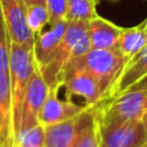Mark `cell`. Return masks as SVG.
Wrapping results in <instances>:
<instances>
[{
  "instance_id": "6da1fadb",
  "label": "cell",
  "mask_w": 147,
  "mask_h": 147,
  "mask_svg": "<svg viewBox=\"0 0 147 147\" xmlns=\"http://www.w3.org/2000/svg\"><path fill=\"white\" fill-rule=\"evenodd\" d=\"M90 49L92 45L88 35V22L69 21L61 43L57 47L52 58L45 66L39 69L49 89L58 90L67 65L74 58L83 56Z\"/></svg>"
},
{
  "instance_id": "7a4b0ae2",
  "label": "cell",
  "mask_w": 147,
  "mask_h": 147,
  "mask_svg": "<svg viewBox=\"0 0 147 147\" xmlns=\"http://www.w3.org/2000/svg\"><path fill=\"white\" fill-rule=\"evenodd\" d=\"M93 110L99 132L141 120L147 111V89H130L117 96L105 97Z\"/></svg>"
},
{
  "instance_id": "3957f363",
  "label": "cell",
  "mask_w": 147,
  "mask_h": 147,
  "mask_svg": "<svg viewBox=\"0 0 147 147\" xmlns=\"http://www.w3.org/2000/svg\"><path fill=\"white\" fill-rule=\"evenodd\" d=\"M36 70L34 52L31 48L10 43L9 49V78H10V101H12L13 132L14 138L18 130L21 107L28 81Z\"/></svg>"
},
{
  "instance_id": "277c9868",
  "label": "cell",
  "mask_w": 147,
  "mask_h": 147,
  "mask_svg": "<svg viewBox=\"0 0 147 147\" xmlns=\"http://www.w3.org/2000/svg\"><path fill=\"white\" fill-rule=\"evenodd\" d=\"M125 63L127 59L117 49H90L83 56L74 58L67 66L78 67L90 74L105 97L121 74Z\"/></svg>"
},
{
  "instance_id": "5b68a950",
  "label": "cell",
  "mask_w": 147,
  "mask_h": 147,
  "mask_svg": "<svg viewBox=\"0 0 147 147\" xmlns=\"http://www.w3.org/2000/svg\"><path fill=\"white\" fill-rule=\"evenodd\" d=\"M49 90L51 89H49L48 84L45 83L39 69L36 67L35 72L28 81L27 89H26L23 103L21 107L20 123H18V130L16 137L21 132L30 129V128L35 127L36 124H39V112H40L45 98L48 97Z\"/></svg>"
},
{
  "instance_id": "8992f818",
  "label": "cell",
  "mask_w": 147,
  "mask_h": 147,
  "mask_svg": "<svg viewBox=\"0 0 147 147\" xmlns=\"http://www.w3.org/2000/svg\"><path fill=\"white\" fill-rule=\"evenodd\" d=\"M3 16L10 43L34 48L35 35L27 23V4L25 0H0Z\"/></svg>"
},
{
  "instance_id": "52a82bcc",
  "label": "cell",
  "mask_w": 147,
  "mask_h": 147,
  "mask_svg": "<svg viewBox=\"0 0 147 147\" xmlns=\"http://www.w3.org/2000/svg\"><path fill=\"white\" fill-rule=\"evenodd\" d=\"M61 86L66 89L69 101H72V97H78L84 99V105L86 106H94L103 98V93L96 79L90 74L78 67H66L62 76Z\"/></svg>"
},
{
  "instance_id": "ba28073f",
  "label": "cell",
  "mask_w": 147,
  "mask_h": 147,
  "mask_svg": "<svg viewBox=\"0 0 147 147\" xmlns=\"http://www.w3.org/2000/svg\"><path fill=\"white\" fill-rule=\"evenodd\" d=\"M147 142V132L141 120L99 132V147H141Z\"/></svg>"
},
{
  "instance_id": "9c48e42d",
  "label": "cell",
  "mask_w": 147,
  "mask_h": 147,
  "mask_svg": "<svg viewBox=\"0 0 147 147\" xmlns=\"http://www.w3.org/2000/svg\"><path fill=\"white\" fill-rule=\"evenodd\" d=\"M57 92H58L57 89L49 90L48 97L45 98L39 112V124L43 125L44 128L72 119L81 114L84 110L90 107L86 105H78L76 102L69 101V99H65V101L59 99Z\"/></svg>"
},
{
  "instance_id": "30bf717a",
  "label": "cell",
  "mask_w": 147,
  "mask_h": 147,
  "mask_svg": "<svg viewBox=\"0 0 147 147\" xmlns=\"http://www.w3.org/2000/svg\"><path fill=\"white\" fill-rule=\"evenodd\" d=\"M69 21H57L52 22L41 31L40 34L35 36V43H34V59L38 69H41L49 62L53 53L56 52L57 47L59 45L62 40L65 31H66Z\"/></svg>"
},
{
  "instance_id": "8fae6325",
  "label": "cell",
  "mask_w": 147,
  "mask_h": 147,
  "mask_svg": "<svg viewBox=\"0 0 147 147\" xmlns=\"http://www.w3.org/2000/svg\"><path fill=\"white\" fill-rule=\"evenodd\" d=\"M90 107L84 110L81 114H79L72 119L44 128L45 129V147H74Z\"/></svg>"
},
{
  "instance_id": "7c38bea8",
  "label": "cell",
  "mask_w": 147,
  "mask_h": 147,
  "mask_svg": "<svg viewBox=\"0 0 147 147\" xmlns=\"http://www.w3.org/2000/svg\"><path fill=\"white\" fill-rule=\"evenodd\" d=\"M145 75H147V45L142 51L138 52L133 58L127 61L121 74L119 75L115 84L111 86V89L105 97L117 96L120 93L129 90Z\"/></svg>"
},
{
  "instance_id": "4fadbf2b",
  "label": "cell",
  "mask_w": 147,
  "mask_h": 147,
  "mask_svg": "<svg viewBox=\"0 0 147 147\" xmlns=\"http://www.w3.org/2000/svg\"><path fill=\"white\" fill-rule=\"evenodd\" d=\"M0 147H14L9 71L0 72Z\"/></svg>"
},
{
  "instance_id": "5bb4252c",
  "label": "cell",
  "mask_w": 147,
  "mask_h": 147,
  "mask_svg": "<svg viewBox=\"0 0 147 147\" xmlns=\"http://www.w3.org/2000/svg\"><path fill=\"white\" fill-rule=\"evenodd\" d=\"M121 27L97 16L88 22V35L92 49H117Z\"/></svg>"
},
{
  "instance_id": "9a60e30c",
  "label": "cell",
  "mask_w": 147,
  "mask_h": 147,
  "mask_svg": "<svg viewBox=\"0 0 147 147\" xmlns=\"http://www.w3.org/2000/svg\"><path fill=\"white\" fill-rule=\"evenodd\" d=\"M147 45V18L142 23L130 28H123L119 38L117 51L127 61L136 56Z\"/></svg>"
},
{
  "instance_id": "2e32d148",
  "label": "cell",
  "mask_w": 147,
  "mask_h": 147,
  "mask_svg": "<svg viewBox=\"0 0 147 147\" xmlns=\"http://www.w3.org/2000/svg\"><path fill=\"white\" fill-rule=\"evenodd\" d=\"M74 147H99V130L97 127L93 106L89 109L86 119L76 138Z\"/></svg>"
},
{
  "instance_id": "e0dca14e",
  "label": "cell",
  "mask_w": 147,
  "mask_h": 147,
  "mask_svg": "<svg viewBox=\"0 0 147 147\" xmlns=\"http://www.w3.org/2000/svg\"><path fill=\"white\" fill-rule=\"evenodd\" d=\"M97 16L94 0H67L66 21L89 22Z\"/></svg>"
},
{
  "instance_id": "ac0fdd59",
  "label": "cell",
  "mask_w": 147,
  "mask_h": 147,
  "mask_svg": "<svg viewBox=\"0 0 147 147\" xmlns=\"http://www.w3.org/2000/svg\"><path fill=\"white\" fill-rule=\"evenodd\" d=\"M27 23L35 36L49 25V13L45 4L27 5Z\"/></svg>"
},
{
  "instance_id": "d6986e66",
  "label": "cell",
  "mask_w": 147,
  "mask_h": 147,
  "mask_svg": "<svg viewBox=\"0 0 147 147\" xmlns=\"http://www.w3.org/2000/svg\"><path fill=\"white\" fill-rule=\"evenodd\" d=\"M9 49L10 39L9 35H8L1 5H0V72L9 71Z\"/></svg>"
},
{
  "instance_id": "ffe728a7",
  "label": "cell",
  "mask_w": 147,
  "mask_h": 147,
  "mask_svg": "<svg viewBox=\"0 0 147 147\" xmlns=\"http://www.w3.org/2000/svg\"><path fill=\"white\" fill-rule=\"evenodd\" d=\"M45 7L49 13V23L66 20L67 0H47Z\"/></svg>"
},
{
  "instance_id": "44dd1931",
  "label": "cell",
  "mask_w": 147,
  "mask_h": 147,
  "mask_svg": "<svg viewBox=\"0 0 147 147\" xmlns=\"http://www.w3.org/2000/svg\"><path fill=\"white\" fill-rule=\"evenodd\" d=\"M130 89H147V75L143 76L141 80H138ZM130 89H129V90H130Z\"/></svg>"
},
{
  "instance_id": "7402d4cb",
  "label": "cell",
  "mask_w": 147,
  "mask_h": 147,
  "mask_svg": "<svg viewBox=\"0 0 147 147\" xmlns=\"http://www.w3.org/2000/svg\"><path fill=\"white\" fill-rule=\"evenodd\" d=\"M47 0H25L27 5H35V4H45Z\"/></svg>"
},
{
  "instance_id": "603a6c76",
  "label": "cell",
  "mask_w": 147,
  "mask_h": 147,
  "mask_svg": "<svg viewBox=\"0 0 147 147\" xmlns=\"http://www.w3.org/2000/svg\"><path fill=\"white\" fill-rule=\"evenodd\" d=\"M141 121H142V125H143V128H145V130L147 132V111L143 114V116H142V119H141Z\"/></svg>"
},
{
  "instance_id": "cb8c5ba5",
  "label": "cell",
  "mask_w": 147,
  "mask_h": 147,
  "mask_svg": "<svg viewBox=\"0 0 147 147\" xmlns=\"http://www.w3.org/2000/svg\"><path fill=\"white\" fill-rule=\"evenodd\" d=\"M141 147H147V142L145 143V145H142V146H141Z\"/></svg>"
},
{
  "instance_id": "d4e9b609",
  "label": "cell",
  "mask_w": 147,
  "mask_h": 147,
  "mask_svg": "<svg viewBox=\"0 0 147 147\" xmlns=\"http://www.w3.org/2000/svg\"><path fill=\"white\" fill-rule=\"evenodd\" d=\"M94 1H97V0H94Z\"/></svg>"
},
{
  "instance_id": "484cf974",
  "label": "cell",
  "mask_w": 147,
  "mask_h": 147,
  "mask_svg": "<svg viewBox=\"0 0 147 147\" xmlns=\"http://www.w3.org/2000/svg\"><path fill=\"white\" fill-rule=\"evenodd\" d=\"M44 147H45V146H44Z\"/></svg>"
}]
</instances>
